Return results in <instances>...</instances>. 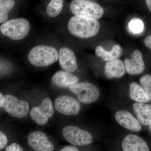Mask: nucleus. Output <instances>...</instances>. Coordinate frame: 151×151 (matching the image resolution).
Wrapping results in <instances>:
<instances>
[{
  "label": "nucleus",
  "mask_w": 151,
  "mask_h": 151,
  "mask_svg": "<svg viewBox=\"0 0 151 151\" xmlns=\"http://www.w3.org/2000/svg\"><path fill=\"white\" fill-rule=\"evenodd\" d=\"M68 27L73 35L81 38H89L97 35L100 30V24L95 19L74 16L69 20Z\"/></svg>",
  "instance_id": "nucleus-1"
},
{
  "label": "nucleus",
  "mask_w": 151,
  "mask_h": 151,
  "mask_svg": "<svg viewBox=\"0 0 151 151\" xmlns=\"http://www.w3.org/2000/svg\"><path fill=\"white\" fill-rule=\"evenodd\" d=\"M28 58L32 65L37 67H45L57 61L58 52L52 47L38 45L30 50Z\"/></svg>",
  "instance_id": "nucleus-2"
},
{
  "label": "nucleus",
  "mask_w": 151,
  "mask_h": 151,
  "mask_svg": "<svg viewBox=\"0 0 151 151\" xmlns=\"http://www.w3.org/2000/svg\"><path fill=\"white\" fill-rule=\"evenodd\" d=\"M30 29L29 22L23 18L10 20L0 27V30L4 35L15 40L24 38L28 34Z\"/></svg>",
  "instance_id": "nucleus-3"
},
{
  "label": "nucleus",
  "mask_w": 151,
  "mask_h": 151,
  "mask_svg": "<svg viewBox=\"0 0 151 151\" xmlns=\"http://www.w3.org/2000/svg\"><path fill=\"white\" fill-rule=\"evenodd\" d=\"M70 9L75 16L88 17L96 19L102 17L104 13V9L98 3L86 0L72 1Z\"/></svg>",
  "instance_id": "nucleus-4"
},
{
  "label": "nucleus",
  "mask_w": 151,
  "mask_h": 151,
  "mask_svg": "<svg viewBox=\"0 0 151 151\" xmlns=\"http://www.w3.org/2000/svg\"><path fill=\"white\" fill-rule=\"evenodd\" d=\"M69 89L76 95L78 101L84 104L94 103L100 97L99 88L90 82H77L70 86Z\"/></svg>",
  "instance_id": "nucleus-5"
},
{
  "label": "nucleus",
  "mask_w": 151,
  "mask_h": 151,
  "mask_svg": "<svg viewBox=\"0 0 151 151\" xmlns=\"http://www.w3.org/2000/svg\"><path fill=\"white\" fill-rule=\"evenodd\" d=\"M1 107L9 115L15 118H24L27 116L29 111V105L27 101L19 100L11 94L3 96Z\"/></svg>",
  "instance_id": "nucleus-6"
},
{
  "label": "nucleus",
  "mask_w": 151,
  "mask_h": 151,
  "mask_svg": "<svg viewBox=\"0 0 151 151\" xmlns=\"http://www.w3.org/2000/svg\"><path fill=\"white\" fill-rule=\"evenodd\" d=\"M62 135L65 140L74 145H88L93 140V136L90 132L75 126L64 127L62 130Z\"/></svg>",
  "instance_id": "nucleus-7"
},
{
  "label": "nucleus",
  "mask_w": 151,
  "mask_h": 151,
  "mask_svg": "<svg viewBox=\"0 0 151 151\" xmlns=\"http://www.w3.org/2000/svg\"><path fill=\"white\" fill-rule=\"evenodd\" d=\"M55 108L61 114L72 116L79 113L81 106L79 101L74 97L68 95H61L55 99Z\"/></svg>",
  "instance_id": "nucleus-8"
},
{
  "label": "nucleus",
  "mask_w": 151,
  "mask_h": 151,
  "mask_svg": "<svg viewBox=\"0 0 151 151\" xmlns=\"http://www.w3.org/2000/svg\"><path fill=\"white\" fill-rule=\"evenodd\" d=\"M29 145L35 151H53L54 147L45 133L36 131L30 133L27 138Z\"/></svg>",
  "instance_id": "nucleus-9"
},
{
  "label": "nucleus",
  "mask_w": 151,
  "mask_h": 151,
  "mask_svg": "<svg viewBox=\"0 0 151 151\" xmlns=\"http://www.w3.org/2000/svg\"><path fill=\"white\" fill-rule=\"evenodd\" d=\"M131 55V58H126L125 60L124 65L126 70L130 75L140 74L145 68L142 52L136 50Z\"/></svg>",
  "instance_id": "nucleus-10"
},
{
  "label": "nucleus",
  "mask_w": 151,
  "mask_h": 151,
  "mask_svg": "<svg viewBox=\"0 0 151 151\" xmlns=\"http://www.w3.org/2000/svg\"><path fill=\"white\" fill-rule=\"evenodd\" d=\"M115 117L118 124L127 130L134 132H139L142 130L139 122L129 111L125 110L118 111Z\"/></svg>",
  "instance_id": "nucleus-11"
},
{
  "label": "nucleus",
  "mask_w": 151,
  "mask_h": 151,
  "mask_svg": "<svg viewBox=\"0 0 151 151\" xmlns=\"http://www.w3.org/2000/svg\"><path fill=\"white\" fill-rule=\"evenodd\" d=\"M59 64L65 71L73 72L77 67L76 56L73 50L68 47L60 48L58 52Z\"/></svg>",
  "instance_id": "nucleus-12"
},
{
  "label": "nucleus",
  "mask_w": 151,
  "mask_h": 151,
  "mask_svg": "<svg viewBox=\"0 0 151 151\" xmlns=\"http://www.w3.org/2000/svg\"><path fill=\"white\" fill-rule=\"evenodd\" d=\"M124 151H150L148 145L140 137L133 134L127 135L122 142Z\"/></svg>",
  "instance_id": "nucleus-13"
},
{
  "label": "nucleus",
  "mask_w": 151,
  "mask_h": 151,
  "mask_svg": "<svg viewBox=\"0 0 151 151\" xmlns=\"http://www.w3.org/2000/svg\"><path fill=\"white\" fill-rule=\"evenodd\" d=\"M78 80L79 78L76 76L64 70L56 72L51 78L52 83L60 88H69L78 82Z\"/></svg>",
  "instance_id": "nucleus-14"
},
{
  "label": "nucleus",
  "mask_w": 151,
  "mask_h": 151,
  "mask_svg": "<svg viewBox=\"0 0 151 151\" xmlns=\"http://www.w3.org/2000/svg\"><path fill=\"white\" fill-rule=\"evenodd\" d=\"M124 62L120 59H116L105 63L104 73L109 79L123 77L126 73Z\"/></svg>",
  "instance_id": "nucleus-15"
},
{
  "label": "nucleus",
  "mask_w": 151,
  "mask_h": 151,
  "mask_svg": "<svg viewBox=\"0 0 151 151\" xmlns=\"http://www.w3.org/2000/svg\"><path fill=\"white\" fill-rule=\"evenodd\" d=\"M138 121L144 126H149L151 123V104L136 103L133 105Z\"/></svg>",
  "instance_id": "nucleus-16"
},
{
  "label": "nucleus",
  "mask_w": 151,
  "mask_h": 151,
  "mask_svg": "<svg viewBox=\"0 0 151 151\" xmlns=\"http://www.w3.org/2000/svg\"><path fill=\"white\" fill-rule=\"evenodd\" d=\"M129 96L132 100L137 103H148L151 101L150 98L142 87L137 82L129 84Z\"/></svg>",
  "instance_id": "nucleus-17"
},
{
  "label": "nucleus",
  "mask_w": 151,
  "mask_h": 151,
  "mask_svg": "<svg viewBox=\"0 0 151 151\" xmlns=\"http://www.w3.org/2000/svg\"><path fill=\"white\" fill-rule=\"evenodd\" d=\"M123 52L122 47L119 45H115L110 51H107L101 46H98L95 48V53L97 56L101 58L107 62L118 59Z\"/></svg>",
  "instance_id": "nucleus-18"
},
{
  "label": "nucleus",
  "mask_w": 151,
  "mask_h": 151,
  "mask_svg": "<svg viewBox=\"0 0 151 151\" xmlns=\"http://www.w3.org/2000/svg\"><path fill=\"white\" fill-rule=\"evenodd\" d=\"M15 1L4 0L0 3V24L5 23L8 19L9 13L13 8Z\"/></svg>",
  "instance_id": "nucleus-19"
},
{
  "label": "nucleus",
  "mask_w": 151,
  "mask_h": 151,
  "mask_svg": "<svg viewBox=\"0 0 151 151\" xmlns=\"http://www.w3.org/2000/svg\"><path fill=\"white\" fill-rule=\"evenodd\" d=\"M62 0H52L48 4L46 9L47 15L50 17H55L61 12L63 7Z\"/></svg>",
  "instance_id": "nucleus-20"
},
{
  "label": "nucleus",
  "mask_w": 151,
  "mask_h": 151,
  "mask_svg": "<svg viewBox=\"0 0 151 151\" xmlns=\"http://www.w3.org/2000/svg\"><path fill=\"white\" fill-rule=\"evenodd\" d=\"M31 117L38 124L43 125L47 124L48 121V118L41 111L39 107H35L32 109L30 113Z\"/></svg>",
  "instance_id": "nucleus-21"
},
{
  "label": "nucleus",
  "mask_w": 151,
  "mask_h": 151,
  "mask_svg": "<svg viewBox=\"0 0 151 151\" xmlns=\"http://www.w3.org/2000/svg\"><path fill=\"white\" fill-rule=\"evenodd\" d=\"M128 29L133 34H139L142 32L145 28L144 22L142 19L133 18L128 24Z\"/></svg>",
  "instance_id": "nucleus-22"
},
{
  "label": "nucleus",
  "mask_w": 151,
  "mask_h": 151,
  "mask_svg": "<svg viewBox=\"0 0 151 151\" xmlns=\"http://www.w3.org/2000/svg\"><path fill=\"white\" fill-rule=\"evenodd\" d=\"M41 111L48 118H51L54 114V108L50 98H44L40 106H39Z\"/></svg>",
  "instance_id": "nucleus-23"
},
{
  "label": "nucleus",
  "mask_w": 151,
  "mask_h": 151,
  "mask_svg": "<svg viewBox=\"0 0 151 151\" xmlns=\"http://www.w3.org/2000/svg\"><path fill=\"white\" fill-rule=\"evenodd\" d=\"M141 86L148 94L151 100V75L146 74L141 77L139 80Z\"/></svg>",
  "instance_id": "nucleus-24"
},
{
  "label": "nucleus",
  "mask_w": 151,
  "mask_h": 151,
  "mask_svg": "<svg viewBox=\"0 0 151 151\" xmlns=\"http://www.w3.org/2000/svg\"><path fill=\"white\" fill-rule=\"evenodd\" d=\"M5 151H24L21 146L17 143H12L6 147Z\"/></svg>",
  "instance_id": "nucleus-25"
},
{
  "label": "nucleus",
  "mask_w": 151,
  "mask_h": 151,
  "mask_svg": "<svg viewBox=\"0 0 151 151\" xmlns=\"http://www.w3.org/2000/svg\"><path fill=\"white\" fill-rule=\"evenodd\" d=\"M8 142L6 136L3 132L0 131V150L4 148Z\"/></svg>",
  "instance_id": "nucleus-26"
},
{
  "label": "nucleus",
  "mask_w": 151,
  "mask_h": 151,
  "mask_svg": "<svg viewBox=\"0 0 151 151\" xmlns=\"http://www.w3.org/2000/svg\"><path fill=\"white\" fill-rule=\"evenodd\" d=\"M59 151H79L78 149L74 146H66Z\"/></svg>",
  "instance_id": "nucleus-27"
},
{
  "label": "nucleus",
  "mask_w": 151,
  "mask_h": 151,
  "mask_svg": "<svg viewBox=\"0 0 151 151\" xmlns=\"http://www.w3.org/2000/svg\"><path fill=\"white\" fill-rule=\"evenodd\" d=\"M145 45L148 48L151 49V34L147 36L144 41Z\"/></svg>",
  "instance_id": "nucleus-28"
},
{
  "label": "nucleus",
  "mask_w": 151,
  "mask_h": 151,
  "mask_svg": "<svg viewBox=\"0 0 151 151\" xmlns=\"http://www.w3.org/2000/svg\"><path fill=\"white\" fill-rule=\"evenodd\" d=\"M145 2L148 8L151 13V0H146Z\"/></svg>",
  "instance_id": "nucleus-29"
},
{
  "label": "nucleus",
  "mask_w": 151,
  "mask_h": 151,
  "mask_svg": "<svg viewBox=\"0 0 151 151\" xmlns=\"http://www.w3.org/2000/svg\"><path fill=\"white\" fill-rule=\"evenodd\" d=\"M3 96L2 94H1V92H0V108L1 107V100L2 99Z\"/></svg>",
  "instance_id": "nucleus-30"
},
{
  "label": "nucleus",
  "mask_w": 151,
  "mask_h": 151,
  "mask_svg": "<svg viewBox=\"0 0 151 151\" xmlns=\"http://www.w3.org/2000/svg\"><path fill=\"white\" fill-rule=\"evenodd\" d=\"M149 127H150V132H151V123L150 124V125H149Z\"/></svg>",
  "instance_id": "nucleus-31"
},
{
  "label": "nucleus",
  "mask_w": 151,
  "mask_h": 151,
  "mask_svg": "<svg viewBox=\"0 0 151 151\" xmlns=\"http://www.w3.org/2000/svg\"><path fill=\"white\" fill-rule=\"evenodd\" d=\"M1 1H1V0H0V3H1Z\"/></svg>",
  "instance_id": "nucleus-32"
}]
</instances>
